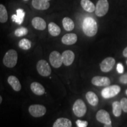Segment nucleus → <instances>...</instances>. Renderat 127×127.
I'll return each instance as SVG.
<instances>
[{"instance_id":"f257e3e1","label":"nucleus","mask_w":127,"mask_h":127,"mask_svg":"<svg viewBox=\"0 0 127 127\" xmlns=\"http://www.w3.org/2000/svg\"><path fill=\"white\" fill-rule=\"evenodd\" d=\"M82 30L84 34L88 36H94L98 31V25L96 21L90 17L85 18L82 23Z\"/></svg>"},{"instance_id":"f03ea898","label":"nucleus","mask_w":127,"mask_h":127,"mask_svg":"<svg viewBox=\"0 0 127 127\" xmlns=\"http://www.w3.org/2000/svg\"><path fill=\"white\" fill-rule=\"evenodd\" d=\"M18 60V54L16 51L10 50L6 52L3 59V63L7 67L12 68L16 65Z\"/></svg>"},{"instance_id":"7ed1b4c3","label":"nucleus","mask_w":127,"mask_h":127,"mask_svg":"<svg viewBox=\"0 0 127 127\" xmlns=\"http://www.w3.org/2000/svg\"><path fill=\"white\" fill-rule=\"evenodd\" d=\"M121 91V88L119 85H113L107 86L104 88L101 91V95L104 98L109 99L113 98L118 95Z\"/></svg>"},{"instance_id":"20e7f679","label":"nucleus","mask_w":127,"mask_h":127,"mask_svg":"<svg viewBox=\"0 0 127 127\" xmlns=\"http://www.w3.org/2000/svg\"><path fill=\"white\" fill-rule=\"evenodd\" d=\"M73 112L78 117L84 116L87 112V107L85 103L81 99H77L73 105Z\"/></svg>"},{"instance_id":"39448f33","label":"nucleus","mask_w":127,"mask_h":127,"mask_svg":"<svg viewBox=\"0 0 127 127\" xmlns=\"http://www.w3.org/2000/svg\"><path fill=\"white\" fill-rule=\"evenodd\" d=\"M109 3L107 0H99L95 8V14L98 17H103L108 11Z\"/></svg>"},{"instance_id":"423d86ee","label":"nucleus","mask_w":127,"mask_h":127,"mask_svg":"<svg viewBox=\"0 0 127 127\" xmlns=\"http://www.w3.org/2000/svg\"><path fill=\"white\" fill-rule=\"evenodd\" d=\"M36 69L41 75L48 77L51 73V69L48 63L45 60H39L36 64Z\"/></svg>"},{"instance_id":"0eeeda50","label":"nucleus","mask_w":127,"mask_h":127,"mask_svg":"<svg viewBox=\"0 0 127 127\" xmlns=\"http://www.w3.org/2000/svg\"><path fill=\"white\" fill-rule=\"evenodd\" d=\"M50 62L53 67L58 68H60L63 64V57L62 54L58 51H53L50 55Z\"/></svg>"},{"instance_id":"6e6552de","label":"nucleus","mask_w":127,"mask_h":127,"mask_svg":"<svg viewBox=\"0 0 127 127\" xmlns=\"http://www.w3.org/2000/svg\"><path fill=\"white\" fill-rule=\"evenodd\" d=\"M29 112L33 117H41L45 114L46 108L41 105H32L29 107Z\"/></svg>"},{"instance_id":"1a4fd4ad","label":"nucleus","mask_w":127,"mask_h":127,"mask_svg":"<svg viewBox=\"0 0 127 127\" xmlns=\"http://www.w3.org/2000/svg\"><path fill=\"white\" fill-rule=\"evenodd\" d=\"M115 64V60L112 57H107L100 64V68L102 72H108Z\"/></svg>"},{"instance_id":"9d476101","label":"nucleus","mask_w":127,"mask_h":127,"mask_svg":"<svg viewBox=\"0 0 127 127\" xmlns=\"http://www.w3.org/2000/svg\"><path fill=\"white\" fill-rule=\"evenodd\" d=\"M96 118L98 121L104 124H111L112 123L109 113L104 109L98 111L96 114Z\"/></svg>"},{"instance_id":"9b49d317","label":"nucleus","mask_w":127,"mask_h":127,"mask_svg":"<svg viewBox=\"0 0 127 127\" xmlns=\"http://www.w3.org/2000/svg\"><path fill=\"white\" fill-rule=\"evenodd\" d=\"M91 82L93 85L97 87H107L111 84L109 78L106 77L96 76L92 79Z\"/></svg>"},{"instance_id":"f8f14e48","label":"nucleus","mask_w":127,"mask_h":127,"mask_svg":"<svg viewBox=\"0 0 127 127\" xmlns=\"http://www.w3.org/2000/svg\"><path fill=\"white\" fill-rule=\"evenodd\" d=\"M62 57L64 64L66 66H69L72 64L73 61H74L75 55L72 51L66 50L62 54Z\"/></svg>"},{"instance_id":"ddd939ff","label":"nucleus","mask_w":127,"mask_h":127,"mask_svg":"<svg viewBox=\"0 0 127 127\" xmlns=\"http://www.w3.org/2000/svg\"><path fill=\"white\" fill-rule=\"evenodd\" d=\"M32 5L36 9L38 10H45L50 7V4L46 0H32Z\"/></svg>"},{"instance_id":"4468645a","label":"nucleus","mask_w":127,"mask_h":127,"mask_svg":"<svg viewBox=\"0 0 127 127\" xmlns=\"http://www.w3.org/2000/svg\"><path fill=\"white\" fill-rule=\"evenodd\" d=\"M32 25L36 30H44L46 28L47 25L45 20L41 17H35L32 20Z\"/></svg>"},{"instance_id":"2eb2a0df","label":"nucleus","mask_w":127,"mask_h":127,"mask_svg":"<svg viewBox=\"0 0 127 127\" xmlns=\"http://www.w3.org/2000/svg\"><path fill=\"white\" fill-rule=\"evenodd\" d=\"M77 41V36L75 34H66L62 38V42L65 45H72Z\"/></svg>"},{"instance_id":"dca6fc26","label":"nucleus","mask_w":127,"mask_h":127,"mask_svg":"<svg viewBox=\"0 0 127 127\" xmlns=\"http://www.w3.org/2000/svg\"><path fill=\"white\" fill-rule=\"evenodd\" d=\"M25 15V13L23 9H18L17 10V14L12 15L11 18L12 21L18 24H21L23 23Z\"/></svg>"},{"instance_id":"f3484780","label":"nucleus","mask_w":127,"mask_h":127,"mask_svg":"<svg viewBox=\"0 0 127 127\" xmlns=\"http://www.w3.org/2000/svg\"><path fill=\"white\" fill-rule=\"evenodd\" d=\"M8 82L14 89V91H20L21 89V85L18 79L15 76H9L8 78Z\"/></svg>"},{"instance_id":"a211bd4d","label":"nucleus","mask_w":127,"mask_h":127,"mask_svg":"<svg viewBox=\"0 0 127 127\" xmlns=\"http://www.w3.org/2000/svg\"><path fill=\"white\" fill-rule=\"evenodd\" d=\"M31 90L35 95H42L45 93V89L41 84L34 82L31 84Z\"/></svg>"},{"instance_id":"6ab92c4d","label":"nucleus","mask_w":127,"mask_h":127,"mask_svg":"<svg viewBox=\"0 0 127 127\" xmlns=\"http://www.w3.org/2000/svg\"><path fill=\"white\" fill-rule=\"evenodd\" d=\"M72 123L69 120L65 118H60L55 121L53 127H71Z\"/></svg>"},{"instance_id":"aec40b11","label":"nucleus","mask_w":127,"mask_h":127,"mask_svg":"<svg viewBox=\"0 0 127 127\" xmlns=\"http://www.w3.org/2000/svg\"><path fill=\"white\" fill-rule=\"evenodd\" d=\"M81 5L84 10L88 12H93L95 11L96 7L90 0H81Z\"/></svg>"},{"instance_id":"412c9836","label":"nucleus","mask_w":127,"mask_h":127,"mask_svg":"<svg viewBox=\"0 0 127 127\" xmlns=\"http://www.w3.org/2000/svg\"><path fill=\"white\" fill-rule=\"evenodd\" d=\"M86 98L89 104L93 106H95L98 104V98L94 93L89 91L86 94Z\"/></svg>"},{"instance_id":"4be33fe9","label":"nucleus","mask_w":127,"mask_h":127,"mask_svg":"<svg viewBox=\"0 0 127 127\" xmlns=\"http://www.w3.org/2000/svg\"><path fill=\"white\" fill-rule=\"evenodd\" d=\"M48 31L52 36H57L61 33V29L54 23H50L48 25Z\"/></svg>"},{"instance_id":"5701e85b","label":"nucleus","mask_w":127,"mask_h":127,"mask_svg":"<svg viewBox=\"0 0 127 127\" xmlns=\"http://www.w3.org/2000/svg\"><path fill=\"white\" fill-rule=\"evenodd\" d=\"M63 25L66 31H71L74 28V23L71 18L65 17L63 20Z\"/></svg>"},{"instance_id":"b1692460","label":"nucleus","mask_w":127,"mask_h":127,"mask_svg":"<svg viewBox=\"0 0 127 127\" xmlns=\"http://www.w3.org/2000/svg\"><path fill=\"white\" fill-rule=\"evenodd\" d=\"M122 109L121 105L120 102L119 101H114L112 103V112L115 117H118L121 115Z\"/></svg>"},{"instance_id":"393cba45","label":"nucleus","mask_w":127,"mask_h":127,"mask_svg":"<svg viewBox=\"0 0 127 127\" xmlns=\"http://www.w3.org/2000/svg\"><path fill=\"white\" fill-rule=\"evenodd\" d=\"M8 20V14L7 9L4 5H0V22L1 23H5Z\"/></svg>"},{"instance_id":"a878e982","label":"nucleus","mask_w":127,"mask_h":127,"mask_svg":"<svg viewBox=\"0 0 127 127\" xmlns=\"http://www.w3.org/2000/svg\"><path fill=\"white\" fill-rule=\"evenodd\" d=\"M19 47H20L21 48L23 49L24 50H29V49L31 47V42L30 40H28V39L24 38L22 39L20 42H19L18 44Z\"/></svg>"},{"instance_id":"bb28decb","label":"nucleus","mask_w":127,"mask_h":127,"mask_svg":"<svg viewBox=\"0 0 127 127\" xmlns=\"http://www.w3.org/2000/svg\"><path fill=\"white\" fill-rule=\"evenodd\" d=\"M28 34V30L25 27H20L15 31V35L17 36L20 37L26 35Z\"/></svg>"},{"instance_id":"cd10ccee","label":"nucleus","mask_w":127,"mask_h":127,"mask_svg":"<svg viewBox=\"0 0 127 127\" xmlns=\"http://www.w3.org/2000/svg\"><path fill=\"white\" fill-rule=\"evenodd\" d=\"M122 109L124 112L127 113V98H122L120 101Z\"/></svg>"},{"instance_id":"c85d7f7f","label":"nucleus","mask_w":127,"mask_h":127,"mask_svg":"<svg viewBox=\"0 0 127 127\" xmlns=\"http://www.w3.org/2000/svg\"><path fill=\"white\" fill-rule=\"evenodd\" d=\"M76 124L78 127H87L88 126V122L85 121H81V120H77L76 121Z\"/></svg>"},{"instance_id":"c756f323","label":"nucleus","mask_w":127,"mask_h":127,"mask_svg":"<svg viewBox=\"0 0 127 127\" xmlns=\"http://www.w3.org/2000/svg\"><path fill=\"white\" fill-rule=\"evenodd\" d=\"M120 81L122 84H127V73L121 76L120 78Z\"/></svg>"},{"instance_id":"7c9ffc66","label":"nucleus","mask_w":127,"mask_h":127,"mask_svg":"<svg viewBox=\"0 0 127 127\" xmlns=\"http://www.w3.org/2000/svg\"><path fill=\"white\" fill-rule=\"evenodd\" d=\"M117 70L119 74H123L124 72V66L121 63H118L117 64Z\"/></svg>"},{"instance_id":"2f4dec72","label":"nucleus","mask_w":127,"mask_h":127,"mask_svg":"<svg viewBox=\"0 0 127 127\" xmlns=\"http://www.w3.org/2000/svg\"><path fill=\"white\" fill-rule=\"evenodd\" d=\"M123 55L124 57L127 58V47L123 51Z\"/></svg>"},{"instance_id":"473e14b6","label":"nucleus","mask_w":127,"mask_h":127,"mask_svg":"<svg viewBox=\"0 0 127 127\" xmlns=\"http://www.w3.org/2000/svg\"><path fill=\"white\" fill-rule=\"evenodd\" d=\"M104 127H112L111 124H105Z\"/></svg>"},{"instance_id":"72a5a7b5","label":"nucleus","mask_w":127,"mask_h":127,"mask_svg":"<svg viewBox=\"0 0 127 127\" xmlns=\"http://www.w3.org/2000/svg\"><path fill=\"white\" fill-rule=\"evenodd\" d=\"M2 96H0V103H1V102H2Z\"/></svg>"},{"instance_id":"f704fd0d","label":"nucleus","mask_w":127,"mask_h":127,"mask_svg":"<svg viewBox=\"0 0 127 127\" xmlns=\"http://www.w3.org/2000/svg\"><path fill=\"white\" fill-rule=\"evenodd\" d=\"M125 94H126V95H127V90L125 91Z\"/></svg>"},{"instance_id":"c9c22d12","label":"nucleus","mask_w":127,"mask_h":127,"mask_svg":"<svg viewBox=\"0 0 127 127\" xmlns=\"http://www.w3.org/2000/svg\"><path fill=\"white\" fill-rule=\"evenodd\" d=\"M24 1H28V0H24Z\"/></svg>"},{"instance_id":"e433bc0d","label":"nucleus","mask_w":127,"mask_h":127,"mask_svg":"<svg viewBox=\"0 0 127 127\" xmlns=\"http://www.w3.org/2000/svg\"><path fill=\"white\" fill-rule=\"evenodd\" d=\"M46 1H50V0H46Z\"/></svg>"},{"instance_id":"4c0bfd02","label":"nucleus","mask_w":127,"mask_h":127,"mask_svg":"<svg viewBox=\"0 0 127 127\" xmlns=\"http://www.w3.org/2000/svg\"></svg>"}]
</instances>
